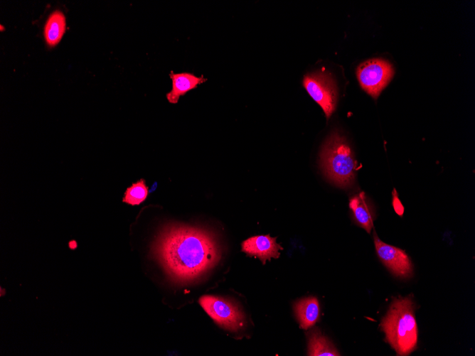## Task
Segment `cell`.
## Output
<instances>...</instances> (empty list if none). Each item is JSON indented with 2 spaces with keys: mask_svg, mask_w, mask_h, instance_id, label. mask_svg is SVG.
<instances>
[{
  "mask_svg": "<svg viewBox=\"0 0 475 356\" xmlns=\"http://www.w3.org/2000/svg\"><path fill=\"white\" fill-rule=\"evenodd\" d=\"M171 90L166 95L169 102L176 104L180 97L189 91L196 89L207 79L203 75L198 76L189 72H174L171 71Z\"/></svg>",
  "mask_w": 475,
  "mask_h": 356,
  "instance_id": "9c48e42d",
  "label": "cell"
},
{
  "mask_svg": "<svg viewBox=\"0 0 475 356\" xmlns=\"http://www.w3.org/2000/svg\"><path fill=\"white\" fill-rule=\"evenodd\" d=\"M149 190L143 179L134 183L124 192L122 202L131 205H139L147 198Z\"/></svg>",
  "mask_w": 475,
  "mask_h": 356,
  "instance_id": "5bb4252c",
  "label": "cell"
},
{
  "mask_svg": "<svg viewBox=\"0 0 475 356\" xmlns=\"http://www.w3.org/2000/svg\"><path fill=\"white\" fill-rule=\"evenodd\" d=\"M381 328L385 333L386 341L397 355H407L415 350L417 327L411 298L395 299L382 320Z\"/></svg>",
  "mask_w": 475,
  "mask_h": 356,
  "instance_id": "7a4b0ae2",
  "label": "cell"
},
{
  "mask_svg": "<svg viewBox=\"0 0 475 356\" xmlns=\"http://www.w3.org/2000/svg\"><path fill=\"white\" fill-rule=\"evenodd\" d=\"M349 207L358 225L365 230L368 234L370 233L373 228V216L365 194L361 192L353 196L350 199Z\"/></svg>",
  "mask_w": 475,
  "mask_h": 356,
  "instance_id": "7c38bea8",
  "label": "cell"
},
{
  "mask_svg": "<svg viewBox=\"0 0 475 356\" xmlns=\"http://www.w3.org/2000/svg\"><path fill=\"white\" fill-rule=\"evenodd\" d=\"M356 74L361 87L377 99L392 79L394 70L388 61L375 58L361 63L357 68Z\"/></svg>",
  "mask_w": 475,
  "mask_h": 356,
  "instance_id": "5b68a950",
  "label": "cell"
},
{
  "mask_svg": "<svg viewBox=\"0 0 475 356\" xmlns=\"http://www.w3.org/2000/svg\"><path fill=\"white\" fill-rule=\"evenodd\" d=\"M198 302L206 313L220 327L233 332L244 327V314L233 302L212 295L201 296Z\"/></svg>",
  "mask_w": 475,
  "mask_h": 356,
  "instance_id": "277c9868",
  "label": "cell"
},
{
  "mask_svg": "<svg viewBox=\"0 0 475 356\" xmlns=\"http://www.w3.org/2000/svg\"><path fill=\"white\" fill-rule=\"evenodd\" d=\"M393 205L395 212L398 215L402 216L404 212V207L397 196V193L395 189H393Z\"/></svg>",
  "mask_w": 475,
  "mask_h": 356,
  "instance_id": "9a60e30c",
  "label": "cell"
},
{
  "mask_svg": "<svg viewBox=\"0 0 475 356\" xmlns=\"http://www.w3.org/2000/svg\"><path fill=\"white\" fill-rule=\"evenodd\" d=\"M294 311L300 328L307 330L319 320V303L315 297L304 298L295 303Z\"/></svg>",
  "mask_w": 475,
  "mask_h": 356,
  "instance_id": "30bf717a",
  "label": "cell"
},
{
  "mask_svg": "<svg viewBox=\"0 0 475 356\" xmlns=\"http://www.w3.org/2000/svg\"><path fill=\"white\" fill-rule=\"evenodd\" d=\"M66 29V19L60 10L53 11L48 17L43 28L46 44L50 47L56 45L61 40Z\"/></svg>",
  "mask_w": 475,
  "mask_h": 356,
  "instance_id": "8fae6325",
  "label": "cell"
},
{
  "mask_svg": "<svg viewBox=\"0 0 475 356\" xmlns=\"http://www.w3.org/2000/svg\"><path fill=\"white\" fill-rule=\"evenodd\" d=\"M303 85L329 119L335 110L337 101L336 87L332 77L322 71L308 74L304 77Z\"/></svg>",
  "mask_w": 475,
  "mask_h": 356,
  "instance_id": "8992f818",
  "label": "cell"
},
{
  "mask_svg": "<svg viewBox=\"0 0 475 356\" xmlns=\"http://www.w3.org/2000/svg\"><path fill=\"white\" fill-rule=\"evenodd\" d=\"M151 253L176 281L192 282L213 268L220 258L215 237L199 227L172 225L164 227Z\"/></svg>",
  "mask_w": 475,
  "mask_h": 356,
  "instance_id": "6da1fadb",
  "label": "cell"
},
{
  "mask_svg": "<svg viewBox=\"0 0 475 356\" xmlns=\"http://www.w3.org/2000/svg\"><path fill=\"white\" fill-rule=\"evenodd\" d=\"M276 237L269 234L249 237L242 242V251L250 257H256L265 264L272 258L279 257V251L283 248L276 242Z\"/></svg>",
  "mask_w": 475,
  "mask_h": 356,
  "instance_id": "ba28073f",
  "label": "cell"
},
{
  "mask_svg": "<svg viewBox=\"0 0 475 356\" xmlns=\"http://www.w3.org/2000/svg\"><path fill=\"white\" fill-rule=\"evenodd\" d=\"M374 243L379 258L393 274L402 278L412 276V265L405 251L382 242L375 232Z\"/></svg>",
  "mask_w": 475,
  "mask_h": 356,
  "instance_id": "52a82bcc",
  "label": "cell"
},
{
  "mask_svg": "<svg viewBox=\"0 0 475 356\" xmlns=\"http://www.w3.org/2000/svg\"><path fill=\"white\" fill-rule=\"evenodd\" d=\"M321 167L326 178L336 185L346 188L355 180L357 163L346 139L333 132L323 146Z\"/></svg>",
  "mask_w": 475,
  "mask_h": 356,
  "instance_id": "3957f363",
  "label": "cell"
},
{
  "mask_svg": "<svg viewBox=\"0 0 475 356\" xmlns=\"http://www.w3.org/2000/svg\"><path fill=\"white\" fill-rule=\"evenodd\" d=\"M308 352L310 356H338L339 352L336 350L332 342L318 328L310 330L307 334Z\"/></svg>",
  "mask_w": 475,
  "mask_h": 356,
  "instance_id": "4fadbf2b",
  "label": "cell"
},
{
  "mask_svg": "<svg viewBox=\"0 0 475 356\" xmlns=\"http://www.w3.org/2000/svg\"><path fill=\"white\" fill-rule=\"evenodd\" d=\"M0 27H1V31H3V29H4V27H3V26H2V25H1V26H0Z\"/></svg>",
  "mask_w": 475,
  "mask_h": 356,
  "instance_id": "e0dca14e",
  "label": "cell"
},
{
  "mask_svg": "<svg viewBox=\"0 0 475 356\" xmlns=\"http://www.w3.org/2000/svg\"><path fill=\"white\" fill-rule=\"evenodd\" d=\"M68 245L71 249H75L77 247V243L75 240H71Z\"/></svg>",
  "mask_w": 475,
  "mask_h": 356,
  "instance_id": "2e32d148",
  "label": "cell"
}]
</instances>
